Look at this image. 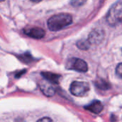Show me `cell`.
I'll return each mask as SVG.
<instances>
[{
  "label": "cell",
  "mask_w": 122,
  "mask_h": 122,
  "mask_svg": "<svg viewBox=\"0 0 122 122\" xmlns=\"http://www.w3.org/2000/svg\"><path fill=\"white\" fill-rule=\"evenodd\" d=\"M72 22V17L69 14H59L52 16L47 22V26L51 31L60 30Z\"/></svg>",
  "instance_id": "cell-1"
},
{
  "label": "cell",
  "mask_w": 122,
  "mask_h": 122,
  "mask_svg": "<svg viewBox=\"0 0 122 122\" xmlns=\"http://www.w3.org/2000/svg\"><path fill=\"white\" fill-rule=\"evenodd\" d=\"M122 1L119 0L118 2L114 4L107 17L108 23L112 26H116L122 22Z\"/></svg>",
  "instance_id": "cell-2"
},
{
  "label": "cell",
  "mask_w": 122,
  "mask_h": 122,
  "mask_svg": "<svg viewBox=\"0 0 122 122\" xmlns=\"http://www.w3.org/2000/svg\"><path fill=\"white\" fill-rule=\"evenodd\" d=\"M89 89V83L84 81H74L70 86L71 93L76 96H84L86 95Z\"/></svg>",
  "instance_id": "cell-3"
},
{
  "label": "cell",
  "mask_w": 122,
  "mask_h": 122,
  "mask_svg": "<svg viewBox=\"0 0 122 122\" xmlns=\"http://www.w3.org/2000/svg\"><path fill=\"white\" fill-rule=\"evenodd\" d=\"M66 68L85 73L88 70V65L84 60L79 58H73L67 62Z\"/></svg>",
  "instance_id": "cell-4"
},
{
  "label": "cell",
  "mask_w": 122,
  "mask_h": 122,
  "mask_svg": "<svg viewBox=\"0 0 122 122\" xmlns=\"http://www.w3.org/2000/svg\"><path fill=\"white\" fill-rule=\"evenodd\" d=\"M54 83L50 82L49 81L44 78L43 80L40 81L39 83V88L42 93L48 97L53 96L56 93V87Z\"/></svg>",
  "instance_id": "cell-5"
},
{
  "label": "cell",
  "mask_w": 122,
  "mask_h": 122,
  "mask_svg": "<svg viewBox=\"0 0 122 122\" xmlns=\"http://www.w3.org/2000/svg\"><path fill=\"white\" fill-rule=\"evenodd\" d=\"M104 38V32L102 29H94L89 34L88 41L90 44L99 45Z\"/></svg>",
  "instance_id": "cell-6"
},
{
  "label": "cell",
  "mask_w": 122,
  "mask_h": 122,
  "mask_svg": "<svg viewBox=\"0 0 122 122\" xmlns=\"http://www.w3.org/2000/svg\"><path fill=\"white\" fill-rule=\"evenodd\" d=\"M24 32L26 35L34 39H41L45 35V31L42 28L38 27L26 28L24 29Z\"/></svg>",
  "instance_id": "cell-7"
},
{
  "label": "cell",
  "mask_w": 122,
  "mask_h": 122,
  "mask_svg": "<svg viewBox=\"0 0 122 122\" xmlns=\"http://www.w3.org/2000/svg\"><path fill=\"white\" fill-rule=\"evenodd\" d=\"M85 109L94 113V114H99L102 111L103 109H104V106H103V104H102L101 101H92L91 104L85 106Z\"/></svg>",
  "instance_id": "cell-8"
},
{
  "label": "cell",
  "mask_w": 122,
  "mask_h": 122,
  "mask_svg": "<svg viewBox=\"0 0 122 122\" xmlns=\"http://www.w3.org/2000/svg\"><path fill=\"white\" fill-rule=\"evenodd\" d=\"M42 76L44 77V78L49 81L50 82L54 83V84H57L59 81V78H60V75L58 74H54L50 72H43L41 73Z\"/></svg>",
  "instance_id": "cell-9"
},
{
  "label": "cell",
  "mask_w": 122,
  "mask_h": 122,
  "mask_svg": "<svg viewBox=\"0 0 122 122\" xmlns=\"http://www.w3.org/2000/svg\"><path fill=\"white\" fill-rule=\"evenodd\" d=\"M89 45L90 43L89 42L88 40H80L77 42V46L79 48L81 49V50H87L89 47Z\"/></svg>",
  "instance_id": "cell-10"
},
{
  "label": "cell",
  "mask_w": 122,
  "mask_h": 122,
  "mask_svg": "<svg viewBox=\"0 0 122 122\" xmlns=\"http://www.w3.org/2000/svg\"><path fill=\"white\" fill-rule=\"evenodd\" d=\"M97 86L98 88L103 89V90H106V89L109 88V85L104 81H99L97 83Z\"/></svg>",
  "instance_id": "cell-11"
},
{
  "label": "cell",
  "mask_w": 122,
  "mask_h": 122,
  "mask_svg": "<svg viewBox=\"0 0 122 122\" xmlns=\"http://www.w3.org/2000/svg\"><path fill=\"white\" fill-rule=\"evenodd\" d=\"M86 0H71V4L74 6H79L83 5Z\"/></svg>",
  "instance_id": "cell-12"
},
{
  "label": "cell",
  "mask_w": 122,
  "mask_h": 122,
  "mask_svg": "<svg viewBox=\"0 0 122 122\" xmlns=\"http://www.w3.org/2000/svg\"><path fill=\"white\" fill-rule=\"evenodd\" d=\"M122 63H119V64L118 65V66H117V70H116L117 75L119 78L122 77Z\"/></svg>",
  "instance_id": "cell-13"
},
{
  "label": "cell",
  "mask_w": 122,
  "mask_h": 122,
  "mask_svg": "<svg viewBox=\"0 0 122 122\" xmlns=\"http://www.w3.org/2000/svg\"><path fill=\"white\" fill-rule=\"evenodd\" d=\"M36 122H53L52 119L49 117H44L40 119H39Z\"/></svg>",
  "instance_id": "cell-14"
},
{
  "label": "cell",
  "mask_w": 122,
  "mask_h": 122,
  "mask_svg": "<svg viewBox=\"0 0 122 122\" xmlns=\"http://www.w3.org/2000/svg\"><path fill=\"white\" fill-rule=\"evenodd\" d=\"M31 1H34V2H39V1H42V0H31Z\"/></svg>",
  "instance_id": "cell-15"
},
{
  "label": "cell",
  "mask_w": 122,
  "mask_h": 122,
  "mask_svg": "<svg viewBox=\"0 0 122 122\" xmlns=\"http://www.w3.org/2000/svg\"><path fill=\"white\" fill-rule=\"evenodd\" d=\"M4 0H0V1H3Z\"/></svg>",
  "instance_id": "cell-16"
}]
</instances>
